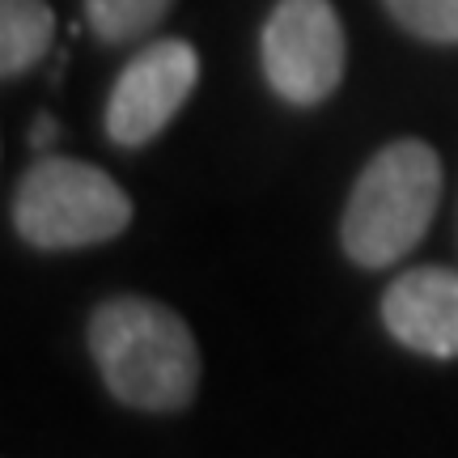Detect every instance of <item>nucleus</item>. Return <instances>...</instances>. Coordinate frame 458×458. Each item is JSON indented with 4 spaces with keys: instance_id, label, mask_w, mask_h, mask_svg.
Instances as JSON below:
<instances>
[{
    "instance_id": "1",
    "label": "nucleus",
    "mask_w": 458,
    "mask_h": 458,
    "mask_svg": "<svg viewBox=\"0 0 458 458\" xmlns=\"http://www.w3.org/2000/svg\"><path fill=\"white\" fill-rule=\"evenodd\" d=\"M106 391L136 411H182L199 386L191 327L153 297H111L85 327Z\"/></svg>"
},
{
    "instance_id": "2",
    "label": "nucleus",
    "mask_w": 458,
    "mask_h": 458,
    "mask_svg": "<svg viewBox=\"0 0 458 458\" xmlns=\"http://www.w3.org/2000/svg\"><path fill=\"white\" fill-rule=\"evenodd\" d=\"M442 199V157L425 140L377 148L344 204L340 242L360 267H391L416 250Z\"/></svg>"
},
{
    "instance_id": "3",
    "label": "nucleus",
    "mask_w": 458,
    "mask_h": 458,
    "mask_svg": "<svg viewBox=\"0 0 458 458\" xmlns=\"http://www.w3.org/2000/svg\"><path fill=\"white\" fill-rule=\"evenodd\" d=\"M13 225L38 250L98 246L131 225V199L98 165L47 153L17 182Z\"/></svg>"
},
{
    "instance_id": "4",
    "label": "nucleus",
    "mask_w": 458,
    "mask_h": 458,
    "mask_svg": "<svg viewBox=\"0 0 458 458\" xmlns=\"http://www.w3.org/2000/svg\"><path fill=\"white\" fill-rule=\"evenodd\" d=\"M263 77L284 102L314 106L331 98L344 81V43L340 13L331 0H280L263 21L259 38Z\"/></svg>"
},
{
    "instance_id": "5",
    "label": "nucleus",
    "mask_w": 458,
    "mask_h": 458,
    "mask_svg": "<svg viewBox=\"0 0 458 458\" xmlns=\"http://www.w3.org/2000/svg\"><path fill=\"white\" fill-rule=\"evenodd\" d=\"M199 81V55L182 38H157L153 47L131 55L114 77L106 102V136L123 148H140L182 111Z\"/></svg>"
},
{
    "instance_id": "6",
    "label": "nucleus",
    "mask_w": 458,
    "mask_h": 458,
    "mask_svg": "<svg viewBox=\"0 0 458 458\" xmlns=\"http://www.w3.org/2000/svg\"><path fill=\"white\" fill-rule=\"evenodd\" d=\"M382 323L420 357H458V272L411 267L382 293Z\"/></svg>"
},
{
    "instance_id": "7",
    "label": "nucleus",
    "mask_w": 458,
    "mask_h": 458,
    "mask_svg": "<svg viewBox=\"0 0 458 458\" xmlns=\"http://www.w3.org/2000/svg\"><path fill=\"white\" fill-rule=\"evenodd\" d=\"M55 17L47 0H0V72L17 77L51 47Z\"/></svg>"
},
{
    "instance_id": "8",
    "label": "nucleus",
    "mask_w": 458,
    "mask_h": 458,
    "mask_svg": "<svg viewBox=\"0 0 458 458\" xmlns=\"http://www.w3.org/2000/svg\"><path fill=\"white\" fill-rule=\"evenodd\" d=\"M170 0H85V21L102 43H128L157 26Z\"/></svg>"
},
{
    "instance_id": "9",
    "label": "nucleus",
    "mask_w": 458,
    "mask_h": 458,
    "mask_svg": "<svg viewBox=\"0 0 458 458\" xmlns=\"http://www.w3.org/2000/svg\"><path fill=\"white\" fill-rule=\"evenodd\" d=\"M386 9L428 43H458V0H386Z\"/></svg>"
}]
</instances>
